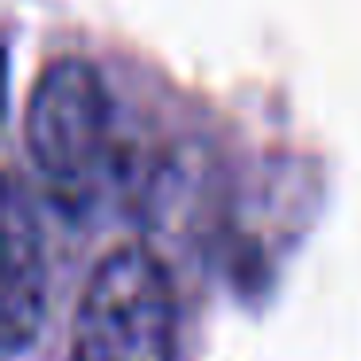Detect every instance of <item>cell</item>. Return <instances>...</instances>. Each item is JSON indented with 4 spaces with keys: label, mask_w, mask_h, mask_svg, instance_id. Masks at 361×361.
I'll list each match as a JSON object with an SVG mask.
<instances>
[{
    "label": "cell",
    "mask_w": 361,
    "mask_h": 361,
    "mask_svg": "<svg viewBox=\"0 0 361 361\" xmlns=\"http://www.w3.org/2000/svg\"><path fill=\"white\" fill-rule=\"evenodd\" d=\"M4 353L20 357L32 350L47 319V257L32 198L16 175L4 183Z\"/></svg>",
    "instance_id": "3957f363"
},
{
    "label": "cell",
    "mask_w": 361,
    "mask_h": 361,
    "mask_svg": "<svg viewBox=\"0 0 361 361\" xmlns=\"http://www.w3.org/2000/svg\"><path fill=\"white\" fill-rule=\"evenodd\" d=\"M179 303L148 245H117L90 272L71 322V361H175Z\"/></svg>",
    "instance_id": "7a4b0ae2"
},
{
    "label": "cell",
    "mask_w": 361,
    "mask_h": 361,
    "mask_svg": "<svg viewBox=\"0 0 361 361\" xmlns=\"http://www.w3.org/2000/svg\"><path fill=\"white\" fill-rule=\"evenodd\" d=\"M27 152L47 195L66 214H90L113 179V97L86 59L43 66L27 97Z\"/></svg>",
    "instance_id": "6da1fadb"
}]
</instances>
